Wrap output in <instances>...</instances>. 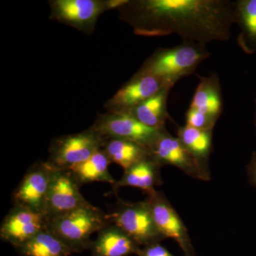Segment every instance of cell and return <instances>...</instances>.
Masks as SVG:
<instances>
[{
    "label": "cell",
    "mask_w": 256,
    "mask_h": 256,
    "mask_svg": "<svg viewBox=\"0 0 256 256\" xmlns=\"http://www.w3.org/2000/svg\"><path fill=\"white\" fill-rule=\"evenodd\" d=\"M120 11L136 34H176L204 45L228 41L235 24L234 2L228 0H137Z\"/></svg>",
    "instance_id": "1"
},
{
    "label": "cell",
    "mask_w": 256,
    "mask_h": 256,
    "mask_svg": "<svg viewBox=\"0 0 256 256\" xmlns=\"http://www.w3.org/2000/svg\"><path fill=\"white\" fill-rule=\"evenodd\" d=\"M210 56L206 45L183 42L176 46L156 50L136 74L156 77L172 88L180 79L194 73Z\"/></svg>",
    "instance_id": "2"
},
{
    "label": "cell",
    "mask_w": 256,
    "mask_h": 256,
    "mask_svg": "<svg viewBox=\"0 0 256 256\" xmlns=\"http://www.w3.org/2000/svg\"><path fill=\"white\" fill-rule=\"evenodd\" d=\"M110 224L108 215L92 204L46 220V227L74 252L90 249V237Z\"/></svg>",
    "instance_id": "3"
},
{
    "label": "cell",
    "mask_w": 256,
    "mask_h": 256,
    "mask_svg": "<svg viewBox=\"0 0 256 256\" xmlns=\"http://www.w3.org/2000/svg\"><path fill=\"white\" fill-rule=\"evenodd\" d=\"M108 218L110 224L119 227L139 246H144L164 239L156 228L146 200L138 202L120 200Z\"/></svg>",
    "instance_id": "4"
},
{
    "label": "cell",
    "mask_w": 256,
    "mask_h": 256,
    "mask_svg": "<svg viewBox=\"0 0 256 256\" xmlns=\"http://www.w3.org/2000/svg\"><path fill=\"white\" fill-rule=\"evenodd\" d=\"M106 140L89 128L84 132L54 140L50 149V163L56 170H68L102 149Z\"/></svg>",
    "instance_id": "5"
},
{
    "label": "cell",
    "mask_w": 256,
    "mask_h": 256,
    "mask_svg": "<svg viewBox=\"0 0 256 256\" xmlns=\"http://www.w3.org/2000/svg\"><path fill=\"white\" fill-rule=\"evenodd\" d=\"M148 149L150 156L161 166L172 165L192 178L204 181L210 180L206 164L198 161L178 137L172 136L165 128Z\"/></svg>",
    "instance_id": "6"
},
{
    "label": "cell",
    "mask_w": 256,
    "mask_h": 256,
    "mask_svg": "<svg viewBox=\"0 0 256 256\" xmlns=\"http://www.w3.org/2000/svg\"><path fill=\"white\" fill-rule=\"evenodd\" d=\"M90 129L106 140H126L148 148L164 128L148 127L128 112H107L100 114Z\"/></svg>",
    "instance_id": "7"
},
{
    "label": "cell",
    "mask_w": 256,
    "mask_h": 256,
    "mask_svg": "<svg viewBox=\"0 0 256 256\" xmlns=\"http://www.w3.org/2000/svg\"><path fill=\"white\" fill-rule=\"evenodd\" d=\"M79 188L68 170L55 169L45 206L46 220L90 204L82 196Z\"/></svg>",
    "instance_id": "8"
},
{
    "label": "cell",
    "mask_w": 256,
    "mask_h": 256,
    "mask_svg": "<svg viewBox=\"0 0 256 256\" xmlns=\"http://www.w3.org/2000/svg\"><path fill=\"white\" fill-rule=\"evenodd\" d=\"M146 194V200L160 233L164 238H172L178 242L184 256H194L188 229L164 194L156 190Z\"/></svg>",
    "instance_id": "9"
},
{
    "label": "cell",
    "mask_w": 256,
    "mask_h": 256,
    "mask_svg": "<svg viewBox=\"0 0 256 256\" xmlns=\"http://www.w3.org/2000/svg\"><path fill=\"white\" fill-rule=\"evenodd\" d=\"M50 4V18L88 34L106 12L105 1L99 0H53Z\"/></svg>",
    "instance_id": "10"
},
{
    "label": "cell",
    "mask_w": 256,
    "mask_h": 256,
    "mask_svg": "<svg viewBox=\"0 0 256 256\" xmlns=\"http://www.w3.org/2000/svg\"><path fill=\"white\" fill-rule=\"evenodd\" d=\"M171 88L162 79L136 74L107 101L105 108L108 112H128L162 90Z\"/></svg>",
    "instance_id": "11"
},
{
    "label": "cell",
    "mask_w": 256,
    "mask_h": 256,
    "mask_svg": "<svg viewBox=\"0 0 256 256\" xmlns=\"http://www.w3.org/2000/svg\"><path fill=\"white\" fill-rule=\"evenodd\" d=\"M55 168L38 163L28 170L14 192V205L26 207L44 215L47 196Z\"/></svg>",
    "instance_id": "12"
},
{
    "label": "cell",
    "mask_w": 256,
    "mask_h": 256,
    "mask_svg": "<svg viewBox=\"0 0 256 256\" xmlns=\"http://www.w3.org/2000/svg\"><path fill=\"white\" fill-rule=\"evenodd\" d=\"M46 227L44 215L26 207L14 205L2 224L0 236L2 240L16 248Z\"/></svg>",
    "instance_id": "13"
},
{
    "label": "cell",
    "mask_w": 256,
    "mask_h": 256,
    "mask_svg": "<svg viewBox=\"0 0 256 256\" xmlns=\"http://www.w3.org/2000/svg\"><path fill=\"white\" fill-rule=\"evenodd\" d=\"M140 248L124 230L110 223L98 232L90 250L92 256H128L138 255Z\"/></svg>",
    "instance_id": "14"
},
{
    "label": "cell",
    "mask_w": 256,
    "mask_h": 256,
    "mask_svg": "<svg viewBox=\"0 0 256 256\" xmlns=\"http://www.w3.org/2000/svg\"><path fill=\"white\" fill-rule=\"evenodd\" d=\"M190 108L201 111L218 120L223 110V99L220 78L216 74L200 77V82Z\"/></svg>",
    "instance_id": "15"
},
{
    "label": "cell",
    "mask_w": 256,
    "mask_h": 256,
    "mask_svg": "<svg viewBox=\"0 0 256 256\" xmlns=\"http://www.w3.org/2000/svg\"><path fill=\"white\" fill-rule=\"evenodd\" d=\"M160 165L150 156L124 170V174L119 181L112 185L114 190L124 186L140 188L146 194L156 190L161 184L160 176Z\"/></svg>",
    "instance_id": "16"
},
{
    "label": "cell",
    "mask_w": 256,
    "mask_h": 256,
    "mask_svg": "<svg viewBox=\"0 0 256 256\" xmlns=\"http://www.w3.org/2000/svg\"><path fill=\"white\" fill-rule=\"evenodd\" d=\"M235 24L240 33L237 44L247 54L256 53V0L234 2Z\"/></svg>",
    "instance_id": "17"
},
{
    "label": "cell",
    "mask_w": 256,
    "mask_h": 256,
    "mask_svg": "<svg viewBox=\"0 0 256 256\" xmlns=\"http://www.w3.org/2000/svg\"><path fill=\"white\" fill-rule=\"evenodd\" d=\"M110 163L109 158L101 149L90 158L68 171L79 186L95 182L111 184L112 186L116 181L109 172L108 166Z\"/></svg>",
    "instance_id": "18"
},
{
    "label": "cell",
    "mask_w": 256,
    "mask_h": 256,
    "mask_svg": "<svg viewBox=\"0 0 256 256\" xmlns=\"http://www.w3.org/2000/svg\"><path fill=\"white\" fill-rule=\"evenodd\" d=\"M21 256H72L74 252L46 227L28 242L16 248Z\"/></svg>",
    "instance_id": "19"
},
{
    "label": "cell",
    "mask_w": 256,
    "mask_h": 256,
    "mask_svg": "<svg viewBox=\"0 0 256 256\" xmlns=\"http://www.w3.org/2000/svg\"><path fill=\"white\" fill-rule=\"evenodd\" d=\"M102 149L110 162L120 165L124 170L150 156L148 148L126 140L107 139Z\"/></svg>",
    "instance_id": "20"
},
{
    "label": "cell",
    "mask_w": 256,
    "mask_h": 256,
    "mask_svg": "<svg viewBox=\"0 0 256 256\" xmlns=\"http://www.w3.org/2000/svg\"><path fill=\"white\" fill-rule=\"evenodd\" d=\"M170 89H164L159 94L143 102L128 114H132L140 122L156 130L164 129L169 118L166 109Z\"/></svg>",
    "instance_id": "21"
},
{
    "label": "cell",
    "mask_w": 256,
    "mask_h": 256,
    "mask_svg": "<svg viewBox=\"0 0 256 256\" xmlns=\"http://www.w3.org/2000/svg\"><path fill=\"white\" fill-rule=\"evenodd\" d=\"M213 131L202 130L186 126L178 130L176 137L198 161L206 164L212 149Z\"/></svg>",
    "instance_id": "22"
},
{
    "label": "cell",
    "mask_w": 256,
    "mask_h": 256,
    "mask_svg": "<svg viewBox=\"0 0 256 256\" xmlns=\"http://www.w3.org/2000/svg\"><path fill=\"white\" fill-rule=\"evenodd\" d=\"M217 120L201 111L190 108L186 112V126L202 130L213 131Z\"/></svg>",
    "instance_id": "23"
},
{
    "label": "cell",
    "mask_w": 256,
    "mask_h": 256,
    "mask_svg": "<svg viewBox=\"0 0 256 256\" xmlns=\"http://www.w3.org/2000/svg\"><path fill=\"white\" fill-rule=\"evenodd\" d=\"M138 256H174L159 242L149 244L140 248Z\"/></svg>",
    "instance_id": "24"
},
{
    "label": "cell",
    "mask_w": 256,
    "mask_h": 256,
    "mask_svg": "<svg viewBox=\"0 0 256 256\" xmlns=\"http://www.w3.org/2000/svg\"><path fill=\"white\" fill-rule=\"evenodd\" d=\"M247 174L249 182L256 188V152H252L250 161L247 166Z\"/></svg>",
    "instance_id": "25"
},
{
    "label": "cell",
    "mask_w": 256,
    "mask_h": 256,
    "mask_svg": "<svg viewBox=\"0 0 256 256\" xmlns=\"http://www.w3.org/2000/svg\"><path fill=\"white\" fill-rule=\"evenodd\" d=\"M129 2V0H106L105 1L106 11L120 9Z\"/></svg>",
    "instance_id": "26"
},
{
    "label": "cell",
    "mask_w": 256,
    "mask_h": 256,
    "mask_svg": "<svg viewBox=\"0 0 256 256\" xmlns=\"http://www.w3.org/2000/svg\"><path fill=\"white\" fill-rule=\"evenodd\" d=\"M254 124H255L256 130V98L255 101V118H254Z\"/></svg>",
    "instance_id": "27"
}]
</instances>
